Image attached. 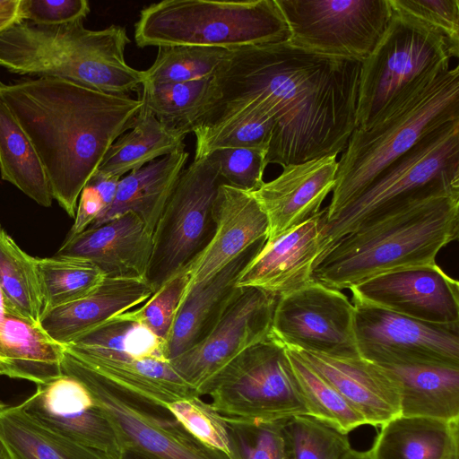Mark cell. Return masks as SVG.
Instances as JSON below:
<instances>
[{
	"label": "cell",
	"mask_w": 459,
	"mask_h": 459,
	"mask_svg": "<svg viewBox=\"0 0 459 459\" xmlns=\"http://www.w3.org/2000/svg\"><path fill=\"white\" fill-rule=\"evenodd\" d=\"M42 296V313L83 298L105 278L91 261L82 258H36ZM41 316V315H40Z\"/></svg>",
	"instance_id": "74e56055"
},
{
	"label": "cell",
	"mask_w": 459,
	"mask_h": 459,
	"mask_svg": "<svg viewBox=\"0 0 459 459\" xmlns=\"http://www.w3.org/2000/svg\"><path fill=\"white\" fill-rule=\"evenodd\" d=\"M18 405L37 422L64 437L114 459L122 455L108 419L87 387L71 376L63 374L37 385L36 391Z\"/></svg>",
	"instance_id": "2e32d148"
},
{
	"label": "cell",
	"mask_w": 459,
	"mask_h": 459,
	"mask_svg": "<svg viewBox=\"0 0 459 459\" xmlns=\"http://www.w3.org/2000/svg\"><path fill=\"white\" fill-rule=\"evenodd\" d=\"M459 419L400 415L381 426L369 459H459Z\"/></svg>",
	"instance_id": "83f0119b"
},
{
	"label": "cell",
	"mask_w": 459,
	"mask_h": 459,
	"mask_svg": "<svg viewBox=\"0 0 459 459\" xmlns=\"http://www.w3.org/2000/svg\"><path fill=\"white\" fill-rule=\"evenodd\" d=\"M222 416L273 421L307 415L286 347L273 335L244 350L204 386Z\"/></svg>",
	"instance_id": "9c48e42d"
},
{
	"label": "cell",
	"mask_w": 459,
	"mask_h": 459,
	"mask_svg": "<svg viewBox=\"0 0 459 459\" xmlns=\"http://www.w3.org/2000/svg\"><path fill=\"white\" fill-rule=\"evenodd\" d=\"M290 349L332 385L367 425L381 427L402 415L398 387L377 364L360 356L338 358Z\"/></svg>",
	"instance_id": "603a6c76"
},
{
	"label": "cell",
	"mask_w": 459,
	"mask_h": 459,
	"mask_svg": "<svg viewBox=\"0 0 459 459\" xmlns=\"http://www.w3.org/2000/svg\"><path fill=\"white\" fill-rule=\"evenodd\" d=\"M392 7L439 34L459 56V0H390Z\"/></svg>",
	"instance_id": "ee69618b"
},
{
	"label": "cell",
	"mask_w": 459,
	"mask_h": 459,
	"mask_svg": "<svg viewBox=\"0 0 459 459\" xmlns=\"http://www.w3.org/2000/svg\"><path fill=\"white\" fill-rule=\"evenodd\" d=\"M126 30L85 28L83 20L64 24H15L0 33V66L20 75L59 78L115 95L137 91L143 71L130 66Z\"/></svg>",
	"instance_id": "277c9868"
},
{
	"label": "cell",
	"mask_w": 459,
	"mask_h": 459,
	"mask_svg": "<svg viewBox=\"0 0 459 459\" xmlns=\"http://www.w3.org/2000/svg\"><path fill=\"white\" fill-rule=\"evenodd\" d=\"M272 335L288 348L331 357H359L353 304L341 290L314 281L278 297Z\"/></svg>",
	"instance_id": "4fadbf2b"
},
{
	"label": "cell",
	"mask_w": 459,
	"mask_h": 459,
	"mask_svg": "<svg viewBox=\"0 0 459 459\" xmlns=\"http://www.w3.org/2000/svg\"><path fill=\"white\" fill-rule=\"evenodd\" d=\"M233 51L203 46L160 47L153 64L143 71V84L184 82L214 76Z\"/></svg>",
	"instance_id": "f35d334b"
},
{
	"label": "cell",
	"mask_w": 459,
	"mask_h": 459,
	"mask_svg": "<svg viewBox=\"0 0 459 459\" xmlns=\"http://www.w3.org/2000/svg\"><path fill=\"white\" fill-rule=\"evenodd\" d=\"M2 230V228H1V225H0V230Z\"/></svg>",
	"instance_id": "11a10c76"
},
{
	"label": "cell",
	"mask_w": 459,
	"mask_h": 459,
	"mask_svg": "<svg viewBox=\"0 0 459 459\" xmlns=\"http://www.w3.org/2000/svg\"><path fill=\"white\" fill-rule=\"evenodd\" d=\"M272 117L255 107H243L222 115L194 131V160L206 158L221 149H268L274 132Z\"/></svg>",
	"instance_id": "e575fe53"
},
{
	"label": "cell",
	"mask_w": 459,
	"mask_h": 459,
	"mask_svg": "<svg viewBox=\"0 0 459 459\" xmlns=\"http://www.w3.org/2000/svg\"><path fill=\"white\" fill-rule=\"evenodd\" d=\"M337 156L329 154L288 165L276 178L252 193L268 219L267 240L286 233L320 211L334 186Z\"/></svg>",
	"instance_id": "ac0fdd59"
},
{
	"label": "cell",
	"mask_w": 459,
	"mask_h": 459,
	"mask_svg": "<svg viewBox=\"0 0 459 459\" xmlns=\"http://www.w3.org/2000/svg\"><path fill=\"white\" fill-rule=\"evenodd\" d=\"M359 356L376 364L459 367V325L428 323L352 300Z\"/></svg>",
	"instance_id": "5bb4252c"
},
{
	"label": "cell",
	"mask_w": 459,
	"mask_h": 459,
	"mask_svg": "<svg viewBox=\"0 0 459 459\" xmlns=\"http://www.w3.org/2000/svg\"><path fill=\"white\" fill-rule=\"evenodd\" d=\"M287 354L307 415L348 434L367 425L363 416L324 377L291 349Z\"/></svg>",
	"instance_id": "8d00e7d4"
},
{
	"label": "cell",
	"mask_w": 459,
	"mask_h": 459,
	"mask_svg": "<svg viewBox=\"0 0 459 459\" xmlns=\"http://www.w3.org/2000/svg\"><path fill=\"white\" fill-rule=\"evenodd\" d=\"M282 429L289 459H342L351 448L348 434L308 415L285 419Z\"/></svg>",
	"instance_id": "ab89813d"
},
{
	"label": "cell",
	"mask_w": 459,
	"mask_h": 459,
	"mask_svg": "<svg viewBox=\"0 0 459 459\" xmlns=\"http://www.w3.org/2000/svg\"><path fill=\"white\" fill-rule=\"evenodd\" d=\"M0 98L34 146L53 199L72 218L84 186L143 107L140 98L52 77L0 81Z\"/></svg>",
	"instance_id": "7a4b0ae2"
},
{
	"label": "cell",
	"mask_w": 459,
	"mask_h": 459,
	"mask_svg": "<svg viewBox=\"0 0 459 459\" xmlns=\"http://www.w3.org/2000/svg\"><path fill=\"white\" fill-rule=\"evenodd\" d=\"M240 288L212 332L201 342L169 360L174 370L199 396L206 383L236 356L272 336L278 297L254 287Z\"/></svg>",
	"instance_id": "9a60e30c"
},
{
	"label": "cell",
	"mask_w": 459,
	"mask_h": 459,
	"mask_svg": "<svg viewBox=\"0 0 459 459\" xmlns=\"http://www.w3.org/2000/svg\"><path fill=\"white\" fill-rule=\"evenodd\" d=\"M0 459H13L8 449L0 439Z\"/></svg>",
	"instance_id": "816d5d0a"
},
{
	"label": "cell",
	"mask_w": 459,
	"mask_h": 459,
	"mask_svg": "<svg viewBox=\"0 0 459 459\" xmlns=\"http://www.w3.org/2000/svg\"><path fill=\"white\" fill-rule=\"evenodd\" d=\"M455 178H459V119L424 135L384 169L356 199L330 219L324 216L320 258L341 238L418 190L441 179Z\"/></svg>",
	"instance_id": "ba28073f"
},
{
	"label": "cell",
	"mask_w": 459,
	"mask_h": 459,
	"mask_svg": "<svg viewBox=\"0 0 459 459\" xmlns=\"http://www.w3.org/2000/svg\"><path fill=\"white\" fill-rule=\"evenodd\" d=\"M221 182L208 158L184 169L152 232L145 280L153 292L186 268L215 231L213 204Z\"/></svg>",
	"instance_id": "8fae6325"
},
{
	"label": "cell",
	"mask_w": 459,
	"mask_h": 459,
	"mask_svg": "<svg viewBox=\"0 0 459 459\" xmlns=\"http://www.w3.org/2000/svg\"><path fill=\"white\" fill-rule=\"evenodd\" d=\"M268 149L232 148L212 152L208 158L226 184L247 192L258 190L264 181Z\"/></svg>",
	"instance_id": "f6af8a7d"
},
{
	"label": "cell",
	"mask_w": 459,
	"mask_h": 459,
	"mask_svg": "<svg viewBox=\"0 0 459 459\" xmlns=\"http://www.w3.org/2000/svg\"><path fill=\"white\" fill-rule=\"evenodd\" d=\"M78 201L75 220L67 237L78 235L87 230L105 210L100 195L89 185L84 186Z\"/></svg>",
	"instance_id": "7dc6e473"
},
{
	"label": "cell",
	"mask_w": 459,
	"mask_h": 459,
	"mask_svg": "<svg viewBox=\"0 0 459 459\" xmlns=\"http://www.w3.org/2000/svg\"><path fill=\"white\" fill-rule=\"evenodd\" d=\"M119 459H158V458H155L153 456H151V455H148L145 454L138 453V452L126 451L121 455Z\"/></svg>",
	"instance_id": "f907efd6"
},
{
	"label": "cell",
	"mask_w": 459,
	"mask_h": 459,
	"mask_svg": "<svg viewBox=\"0 0 459 459\" xmlns=\"http://www.w3.org/2000/svg\"><path fill=\"white\" fill-rule=\"evenodd\" d=\"M0 439L13 459H114L49 430L19 405L1 412Z\"/></svg>",
	"instance_id": "4dcf8cb0"
},
{
	"label": "cell",
	"mask_w": 459,
	"mask_h": 459,
	"mask_svg": "<svg viewBox=\"0 0 459 459\" xmlns=\"http://www.w3.org/2000/svg\"><path fill=\"white\" fill-rule=\"evenodd\" d=\"M187 268L166 281L139 307L124 314L166 342L189 283Z\"/></svg>",
	"instance_id": "b9f144b4"
},
{
	"label": "cell",
	"mask_w": 459,
	"mask_h": 459,
	"mask_svg": "<svg viewBox=\"0 0 459 459\" xmlns=\"http://www.w3.org/2000/svg\"><path fill=\"white\" fill-rule=\"evenodd\" d=\"M142 88L143 107L166 130L184 138L206 124L221 100L215 75L184 82L143 83Z\"/></svg>",
	"instance_id": "f546056e"
},
{
	"label": "cell",
	"mask_w": 459,
	"mask_h": 459,
	"mask_svg": "<svg viewBox=\"0 0 459 459\" xmlns=\"http://www.w3.org/2000/svg\"><path fill=\"white\" fill-rule=\"evenodd\" d=\"M23 22L57 25L84 20L90 13L86 0H21Z\"/></svg>",
	"instance_id": "bcb514c9"
},
{
	"label": "cell",
	"mask_w": 459,
	"mask_h": 459,
	"mask_svg": "<svg viewBox=\"0 0 459 459\" xmlns=\"http://www.w3.org/2000/svg\"><path fill=\"white\" fill-rule=\"evenodd\" d=\"M7 405L0 402V414Z\"/></svg>",
	"instance_id": "db71d44e"
},
{
	"label": "cell",
	"mask_w": 459,
	"mask_h": 459,
	"mask_svg": "<svg viewBox=\"0 0 459 459\" xmlns=\"http://www.w3.org/2000/svg\"><path fill=\"white\" fill-rule=\"evenodd\" d=\"M64 355L39 324L7 311L0 316V375L44 384L63 375Z\"/></svg>",
	"instance_id": "d4e9b609"
},
{
	"label": "cell",
	"mask_w": 459,
	"mask_h": 459,
	"mask_svg": "<svg viewBox=\"0 0 459 459\" xmlns=\"http://www.w3.org/2000/svg\"><path fill=\"white\" fill-rule=\"evenodd\" d=\"M152 248V233L128 212L66 237L55 256L89 260L108 278L145 279Z\"/></svg>",
	"instance_id": "44dd1931"
},
{
	"label": "cell",
	"mask_w": 459,
	"mask_h": 459,
	"mask_svg": "<svg viewBox=\"0 0 459 459\" xmlns=\"http://www.w3.org/2000/svg\"><path fill=\"white\" fill-rule=\"evenodd\" d=\"M119 179L120 178L115 177L103 176L102 174L96 171L87 182L86 185L93 187L100 195L103 201L105 210L100 215H102L112 204L116 196Z\"/></svg>",
	"instance_id": "c3c4849f"
},
{
	"label": "cell",
	"mask_w": 459,
	"mask_h": 459,
	"mask_svg": "<svg viewBox=\"0 0 459 459\" xmlns=\"http://www.w3.org/2000/svg\"><path fill=\"white\" fill-rule=\"evenodd\" d=\"M167 409L199 441L230 457V438L226 420L211 403L195 395L171 403Z\"/></svg>",
	"instance_id": "7bdbcfd3"
},
{
	"label": "cell",
	"mask_w": 459,
	"mask_h": 459,
	"mask_svg": "<svg viewBox=\"0 0 459 459\" xmlns=\"http://www.w3.org/2000/svg\"><path fill=\"white\" fill-rule=\"evenodd\" d=\"M350 290L352 300L428 323L459 325V283L437 264L377 276Z\"/></svg>",
	"instance_id": "e0dca14e"
},
{
	"label": "cell",
	"mask_w": 459,
	"mask_h": 459,
	"mask_svg": "<svg viewBox=\"0 0 459 459\" xmlns=\"http://www.w3.org/2000/svg\"><path fill=\"white\" fill-rule=\"evenodd\" d=\"M266 240L255 243L212 277L186 291L165 342L168 360L201 342L216 326L241 290L237 286L238 277Z\"/></svg>",
	"instance_id": "7402d4cb"
},
{
	"label": "cell",
	"mask_w": 459,
	"mask_h": 459,
	"mask_svg": "<svg viewBox=\"0 0 459 459\" xmlns=\"http://www.w3.org/2000/svg\"><path fill=\"white\" fill-rule=\"evenodd\" d=\"M188 156L185 150L175 152L122 177L112 204L89 228L130 212L140 218L152 235Z\"/></svg>",
	"instance_id": "484cf974"
},
{
	"label": "cell",
	"mask_w": 459,
	"mask_h": 459,
	"mask_svg": "<svg viewBox=\"0 0 459 459\" xmlns=\"http://www.w3.org/2000/svg\"><path fill=\"white\" fill-rule=\"evenodd\" d=\"M164 347V341L122 313L65 345V350L126 360L167 359Z\"/></svg>",
	"instance_id": "836d02e7"
},
{
	"label": "cell",
	"mask_w": 459,
	"mask_h": 459,
	"mask_svg": "<svg viewBox=\"0 0 459 459\" xmlns=\"http://www.w3.org/2000/svg\"><path fill=\"white\" fill-rule=\"evenodd\" d=\"M276 0H165L143 8L134 24L139 48L203 46L228 49L289 41Z\"/></svg>",
	"instance_id": "8992f818"
},
{
	"label": "cell",
	"mask_w": 459,
	"mask_h": 459,
	"mask_svg": "<svg viewBox=\"0 0 459 459\" xmlns=\"http://www.w3.org/2000/svg\"><path fill=\"white\" fill-rule=\"evenodd\" d=\"M392 9L383 37L361 62L358 129H369L450 68L443 38Z\"/></svg>",
	"instance_id": "52a82bcc"
},
{
	"label": "cell",
	"mask_w": 459,
	"mask_h": 459,
	"mask_svg": "<svg viewBox=\"0 0 459 459\" xmlns=\"http://www.w3.org/2000/svg\"><path fill=\"white\" fill-rule=\"evenodd\" d=\"M0 175L44 207L53 197L41 160L16 118L0 98Z\"/></svg>",
	"instance_id": "d6a6232c"
},
{
	"label": "cell",
	"mask_w": 459,
	"mask_h": 459,
	"mask_svg": "<svg viewBox=\"0 0 459 459\" xmlns=\"http://www.w3.org/2000/svg\"><path fill=\"white\" fill-rule=\"evenodd\" d=\"M293 46L320 55L363 61L383 37L390 0H276Z\"/></svg>",
	"instance_id": "7c38bea8"
},
{
	"label": "cell",
	"mask_w": 459,
	"mask_h": 459,
	"mask_svg": "<svg viewBox=\"0 0 459 459\" xmlns=\"http://www.w3.org/2000/svg\"><path fill=\"white\" fill-rule=\"evenodd\" d=\"M71 355L114 386L162 407L198 395L167 359L126 360L93 354Z\"/></svg>",
	"instance_id": "f1b7e54d"
},
{
	"label": "cell",
	"mask_w": 459,
	"mask_h": 459,
	"mask_svg": "<svg viewBox=\"0 0 459 459\" xmlns=\"http://www.w3.org/2000/svg\"><path fill=\"white\" fill-rule=\"evenodd\" d=\"M22 22L21 0H0V33Z\"/></svg>",
	"instance_id": "681fc988"
},
{
	"label": "cell",
	"mask_w": 459,
	"mask_h": 459,
	"mask_svg": "<svg viewBox=\"0 0 459 459\" xmlns=\"http://www.w3.org/2000/svg\"><path fill=\"white\" fill-rule=\"evenodd\" d=\"M325 209L286 233L266 240L238 279V287H254L276 297L312 281L322 249Z\"/></svg>",
	"instance_id": "ffe728a7"
},
{
	"label": "cell",
	"mask_w": 459,
	"mask_h": 459,
	"mask_svg": "<svg viewBox=\"0 0 459 459\" xmlns=\"http://www.w3.org/2000/svg\"><path fill=\"white\" fill-rule=\"evenodd\" d=\"M458 233L459 178L441 179L341 238L311 278L342 290L383 274L434 265Z\"/></svg>",
	"instance_id": "3957f363"
},
{
	"label": "cell",
	"mask_w": 459,
	"mask_h": 459,
	"mask_svg": "<svg viewBox=\"0 0 459 459\" xmlns=\"http://www.w3.org/2000/svg\"><path fill=\"white\" fill-rule=\"evenodd\" d=\"M214 234L186 267L187 290L206 281L255 243L267 239L269 223L252 193L221 183L213 204Z\"/></svg>",
	"instance_id": "d6986e66"
},
{
	"label": "cell",
	"mask_w": 459,
	"mask_h": 459,
	"mask_svg": "<svg viewBox=\"0 0 459 459\" xmlns=\"http://www.w3.org/2000/svg\"><path fill=\"white\" fill-rule=\"evenodd\" d=\"M360 67L361 61L316 54L289 41L236 48L215 74L221 100L206 124L255 107L275 124L268 164L284 168L342 153L357 127Z\"/></svg>",
	"instance_id": "6da1fadb"
},
{
	"label": "cell",
	"mask_w": 459,
	"mask_h": 459,
	"mask_svg": "<svg viewBox=\"0 0 459 459\" xmlns=\"http://www.w3.org/2000/svg\"><path fill=\"white\" fill-rule=\"evenodd\" d=\"M0 289L5 311L39 324L42 296L36 258L29 255L0 230Z\"/></svg>",
	"instance_id": "d590c367"
},
{
	"label": "cell",
	"mask_w": 459,
	"mask_h": 459,
	"mask_svg": "<svg viewBox=\"0 0 459 459\" xmlns=\"http://www.w3.org/2000/svg\"><path fill=\"white\" fill-rule=\"evenodd\" d=\"M224 418L230 438V459H289L282 429L285 419L264 421Z\"/></svg>",
	"instance_id": "60d3db41"
},
{
	"label": "cell",
	"mask_w": 459,
	"mask_h": 459,
	"mask_svg": "<svg viewBox=\"0 0 459 459\" xmlns=\"http://www.w3.org/2000/svg\"><path fill=\"white\" fill-rule=\"evenodd\" d=\"M184 139L166 130L142 107L133 127L113 143L96 171L121 178L155 160L185 150Z\"/></svg>",
	"instance_id": "1f68e13d"
},
{
	"label": "cell",
	"mask_w": 459,
	"mask_h": 459,
	"mask_svg": "<svg viewBox=\"0 0 459 459\" xmlns=\"http://www.w3.org/2000/svg\"><path fill=\"white\" fill-rule=\"evenodd\" d=\"M398 387L402 415L459 419V367L377 364Z\"/></svg>",
	"instance_id": "4316f807"
},
{
	"label": "cell",
	"mask_w": 459,
	"mask_h": 459,
	"mask_svg": "<svg viewBox=\"0 0 459 459\" xmlns=\"http://www.w3.org/2000/svg\"><path fill=\"white\" fill-rule=\"evenodd\" d=\"M5 313V302L3 296V293L0 289V316H4Z\"/></svg>",
	"instance_id": "f5cc1de1"
},
{
	"label": "cell",
	"mask_w": 459,
	"mask_h": 459,
	"mask_svg": "<svg viewBox=\"0 0 459 459\" xmlns=\"http://www.w3.org/2000/svg\"><path fill=\"white\" fill-rule=\"evenodd\" d=\"M62 372L90 391L113 426L122 454L134 451L158 459H230L195 437L167 407L114 386L66 351Z\"/></svg>",
	"instance_id": "30bf717a"
},
{
	"label": "cell",
	"mask_w": 459,
	"mask_h": 459,
	"mask_svg": "<svg viewBox=\"0 0 459 459\" xmlns=\"http://www.w3.org/2000/svg\"><path fill=\"white\" fill-rule=\"evenodd\" d=\"M152 293L145 279L105 277L83 298L42 313L39 323L50 338L65 346L143 304Z\"/></svg>",
	"instance_id": "cb8c5ba5"
},
{
	"label": "cell",
	"mask_w": 459,
	"mask_h": 459,
	"mask_svg": "<svg viewBox=\"0 0 459 459\" xmlns=\"http://www.w3.org/2000/svg\"><path fill=\"white\" fill-rule=\"evenodd\" d=\"M459 119V67L443 72L368 130L355 128L338 160L325 219L356 199L390 163L424 135Z\"/></svg>",
	"instance_id": "5b68a950"
}]
</instances>
